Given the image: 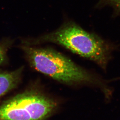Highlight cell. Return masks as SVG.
Masks as SVG:
<instances>
[{"label":"cell","mask_w":120,"mask_h":120,"mask_svg":"<svg viewBox=\"0 0 120 120\" xmlns=\"http://www.w3.org/2000/svg\"><path fill=\"white\" fill-rule=\"evenodd\" d=\"M7 47L6 44H0V66L2 65L6 59Z\"/></svg>","instance_id":"obj_5"},{"label":"cell","mask_w":120,"mask_h":120,"mask_svg":"<svg viewBox=\"0 0 120 120\" xmlns=\"http://www.w3.org/2000/svg\"><path fill=\"white\" fill-rule=\"evenodd\" d=\"M48 42L91 60L104 70L107 69L115 48L113 44L71 21L65 22L54 32L24 43L25 45L30 46Z\"/></svg>","instance_id":"obj_1"},{"label":"cell","mask_w":120,"mask_h":120,"mask_svg":"<svg viewBox=\"0 0 120 120\" xmlns=\"http://www.w3.org/2000/svg\"><path fill=\"white\" fill-rule=\"evenodd\" d=\"M56 104L37 89H30L5 101L0 105V120H44Z\"/></svg>","instance_id":"obj_3"},{"label":"cell","mask_w":120,"mask_h":120,"mask_svg":"<svg viewBox=\"0 0 120 120\" xmlns=\"http://www.w3.org/2000/svg\"><path fill=\"white\" fill-rule=\"evenodd\" d=\"M34 69L58 82L68 85L89 84L107 89L103 80L80 66L62 53L51 48L22 47Z\"/></svg>","instance_id":"obj_2"},{"label":"cell","mask_w":120,"mask_h":120,"mask_svg":"<svg viewBox=\"0 0 120 120\" xmlns=\"http://www.w3.org/2000/svg\"><path fill=\"white\" fill-rule=\"evenodd\" d=\"M23 69L22 67L12 72L0 71V98L17 87Z\"/></svg>","instance_id":"obj_4"}]
</instances>
